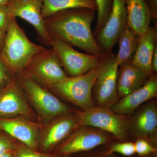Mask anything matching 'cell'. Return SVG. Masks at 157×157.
I'll list each match as a JSON object with an SVG mask.
<instances>
[{"mask_svg":"<svg viewBox=\"0 0 157 157\" xmlns=\"http://www.w3.org/2000/svg\"><path fill=\"white\" fill-rule=\"evenodd\" d=\"M127 22L126 0H113L109 17L96 36L97 42L106 54L111 53Z\"/></svg>","mask_w":157,"mask_h":157,"instance_id":"cell-10","label":"cell"},{"mask_svg":"<svg viewBox=\"0 0 157 157\" xmlns=\"http://www.w3.org/2000/svg\"><path fill=\"white\" fill-rule=\"evenodd\" d=\"M75 8L97 10L95 0H43L42 15L45 19L59 11Z\"/></svg>","mask_w":157,"mask_h":157,"instance_id":"cell-21","label":"cell"},{"mask_svg":"<svg viewBox=\"0 0 157 157\" xmlns=\"http://www.w3.org/2000/svg\"><path fill=\"white\" fill-rule=\"evenodd\" d=\"M42 125L23 116L0 117V130L36 151L39 147V133Z\"/></svg>","mask_w":157,"mask_h":157,"instance_id":"cell-14","label":"cell"},{"mask_svg":"<svg viewBox=\"0 0 157 157\" xmlns=\"http://www.w3.org/2000/svg\"><path fill=\"white\" fill-rule=\"evenodd\" d=\"M116 152L124 156L132 155L135 153V144L132 142L119 143L113 145L109 153Z\"/></svg>","mask_w":157,"mask_h":157,"instance_id":"cell-24","label":"cell"},{"mask_svg":"<svg viewBox=\"0 0 157 157\" xmlns=\"http://www.w3.org/2000/svg\"><path fill=\"white\" fill-rule=\"evenodd\" d=\"M120 67L118 73L117 91L119 98H123L143 86L148 78L132 60Z\"/></svg>","mask_w":157,"mask_h":157,"instance_id":"cell-17","label":"cell"},{"mask_svg":"<svg viewBox=\"0 0 157 157\" xmlns=\"http://www.w3.org/2000/svg\"><path fill=\"white\" fill-rule=\"evenodd\" d=\"M9 1V0H0V5L6 4Z\"/></svg>","mask_w":157,"mask_h":157,"instance_id":"cell-33","label":"cell"},{"mask_svg":"<svg viewBox=\"0 0 157 157\" xmlns=\"http://www.w3.org/2000/svg\"><path fill=\"white\" fill-rule=\"evenodd\" d=\"M96 11L75 8L59 11L44 19L52 39H58L100 58L106 53L91 30Z\"/></svg>","mask_w":157,"mask_h":157,"instance_id":"cell-1","label":"cell"},{"mask_svg":"<svg viewBox=\"0 0 157 157\" xmlns=\"http://www.w3.org/2000/svg\"><path fill=\"white\" fill-rule=\"evenodd\" d=\"M157 77L153 74L143 86L121 98L110 108L112 111L120 115L130 114L146 101L156 97Z\"/></svg>","mask_w":157,"mask_h":157,"instance_id":"cell-15","label":"cell"},{"mask_svg":"<svg viewBox=\"0 0 157 157\" xmlns=\"http://www.w3.org/2000/svg\"><path fill=\"white\" fill-rule=\"evenodd\" d=\"M128 14L127 25L139 36L150 26L152 19L146 0H126Z\"/></svg>","mask_w":157,"mask_h":157,"instance_id":"cell-18","label":"cell"},{"mask_svg":"<svg viewBox=\"0 0 157 157\" xmlns=\"http://www.w3.org/2000/svg\"><path fill=\"white\" fill-rule=\"evenodd\" d=\"M17 116L25 117L35 121L37 118L14 75L0 89V117Z\"/></svg>","mask_w":157,"mask_h":157,"instance_id":"cell-11","label":"cell"},{"mask_svg":"<svg viewBox=\"0 0 157 157\" xmlns=\"http://www.w3.org/2000/svg\"><path fill=\"white\" fill-rule=\"evenodd\" d=\"M14 153L15 157H56L34 150L21 143L15 144Z\"/></svg>","mask_w":157,"mask_h":157,"instance_id":"cell-23","label":"cell"},{"mask_svg":"<svg viewBox=\"0 0 157 157\" xmlns=\"http://www.w3.org/2000/svg\"><path fill=\"white\" fill-rule=\"evenodd\" d=\"M12 17L6 4L0 5V29L6 32Z\"/></svg>","mask_w":157,"mask_h":157,"instance_id":"cell-26","label":"cell"},{"mask_svg":"<svg viewBox=\"0 0 157 157\" xmlns=\"http://www.w3.org/2000/svg\"><path fill=\"white\" fill-rule=\"evenodd\" d=\"M152 71L153 74H156L157 72V45L156 46L154 53L153 56L151 63Z\"/></svg>","mask_w":157,"mask_h":157,"instance_id":"cell-30","label":"cell"},{"mask_svg":"<svg viewBox=\"0 0 157 157\" xmlns=\"http://www.w3.org/2000/svg\"><path fill=\"white\" fill-rule=\"evenodd\" d=\"M95 1L98 11V19L94 34V36H97L107 21L112 9L113 0H95Z\"/></svg>","mask_w":157,"mask_h":157,"instance_id":"cell-22","label":"cell"},{"mask_svg":"<svg viewBox=\"0 0 157 157\" xmlns=\"http://www.w3.org/2000/svg\"><path fill=\"white\" fill-rule=\"evenodd\" d=\"M14 74L10 71L6 63L0 57V89L10 80Z\"/></svg>","mask_w":157,"mask_h":157,"instance_id":"cell-28","label":"cell"},{"mask_svg":"<svg viewBox=\"0 0 157 157\" xmlns=\"http://www.w3.org/2000/svg\"><path fill=\"white\" fill-rule=\"evenodd\" d=\"M0 157H14V151L8 152Z\"/></svg>","mask_w":157,"mask_h":157,"instance_id":"cell-32","label":"cell"},{"mask_svg":"<svg viewBox=\"0 0 157 157\" xmlns=\"http://www.w3.org/2000/svg\"><path fill=\"white\" fill-rule=\"evenodd\" d=\"M23 72L45 88L68 77L51 47H45L36 54Z\"/></svg>","mask_w":157,"mask_h":157,"instance_id":"cell-5","label":"cell"},{"mask_svg":"<svg viewBox=\"0 0 157 157\" xmlns=\"http://www.w3.org/2000/svg\"><path fill=\"white\" fill-rule=\"evenodd\" d=\"M78 127L76 116L70 113L60 116L42 124L39 133L38 149L42 151L50 150L66 139Z\"/></svg>","mask_w":157,"mask_h":157,"instance_id":"cell-12","label":"cell"},{"mask_svg":"<svg viewBox=\"0 0 157 157\" xmlns=\"http://www.w3.org/2000/svg\"><path fill=\"white\" fill-rule=\"evenodd\" d=\"M15 144L13 138L0 130V156L8 152L14 151Z\"/></svg>","mask_w":157,"mask_h":157,"instance_id":"cell-25","label":"cell"},{"mask_svg":"<svg viewBox=\"0 0 157 157\" xmlns=\"http://www.w3.org/2000/svg\"><path fill=\"white\" fill-rule=\"evenodd\" d=\"M157 45L156 27L150 26L144 33L140 36L137 48L132 58V63L148 78L153 74L152 59Z\"/></svg>","mask_w":157,"mask_h":157,"instance_id":"cell-16","label":"cell"},{"mask_svg":"<svg viewBox=\"0 0 157 157\" xmlns=\"http://www.w3.org/2000/svg\"><path fill=\"white\" fill-rule=\"evenodd\" d=\"M105 132L93 127H78L66 138L59 148V152L67 155L93 149L109 140Z\"/></svg>","mask_w":157,"mask_h":157,"instance_id":"cell-13","label":"cell"},{"mask_svg":"<svg viewBox=\"0 0 157 157\" xmlns=\"http://www.w3.org/2000/svg\"><path fill=\"white\" fill-rule=\"evenodd\" d=\"M140 36L127 25L121 34L118 42L119 50L115 60L119 67L132 60L139 42Z\"/></svg>","mask_w":157,"mask_h":157,"instance_id":"cell-20","label":"cell"},{"mask_svg":"<svg viewBox=\"0 0 157 157\" xmlns=\"http://www.w3.org/2000/svg\"><path fill=\"white\" fill-rule=\"evenodd\" d=\"M118 67L113 54L106 55L101 58L100 70L92 91L98 107L110 108L118 101Z\"/></svg>","mask_w":157,"mask_h":157,"instance_id":"cell-6","label":"cell"},{"mask_svg":"<svg viewBox=\"0 0 157 157\" xmlns=\"http://www.w3.org/2000/svg\"><path fill=\"white\" fill-rule=\"evenodd\" d=\"M134 134L140 137H148L155 134L157 128V109L154 103L147 104L137 113L132 124Z\"/></svg>","mask_w":157,"mask_h":157,"instance_id":"cell-19","label":"cell"},{"mask_svg":"<svg viewBox=\"0 0 157 157\" xmlns=\"http://www.w3.org/2000/svg\"><path fill=\"white\" fill-rule=\"evenodd\" d=\"M45 48L30 40L17 23L16 18L12 17L6 31V41L0 57L14 75L23 71L33 57Z\"/></svg>","mask_w":157,"mask_h":157,"instance_id":"cell-3","label":"cell"},{"mask_svg":"<svg viewBox=\"0 0 157 157\" xmlns=\"http://www.w3.org/2000/svg\"><path fill=\"white\" fill-rule=\"evenodd\" d=\"M14 76L29 103L36 113L40 124H45L58 117L70 113L69 107L56 95L23 71Z\"/></svg>","mask_w":157,"mask_h":157,"instance_id":"cell-2","label":"cell"},{"mask_svg":"<svg viewBox=\"0 0 157 157\" xmlns=\"http://www.w3.org/2000/svg\"><path fill=\"white\" fill-rule=\"evenodd\" d=\"M79 126H88L108 132L119 139L128 134V122L123 116L113 112L110 108L95 107L75 113Z\"/></svg>","mask_w":157,"mask_h":157,"instance_id":"cell-7","label":"cell"},{"mask_svg":"<svg viewBox=\"0 0 157 157\" xmlns=\"http://www.w3.org/2000/svg\"><path fill=\"white\" fill-rule=\"evenodd\" d=\"M51 47L53 49L69 77L80 76L99 65L102 58L82 53L73 46L58 39H52Z\"/></svg>","mask_w":157,"mask_h":157,"instance_id":"cell-8","label":"cell"},{"mask_svg":"<svg viewBox=\"0 0 157 157\" xmlns=\"http://www.w3.org/2000/svg\"><path fill=\"white\" fill-rule=\"evenodd\" d=\"M6 32L0 29V54L2 50L6 41Z\"/></svg>","mask_w":157,"mask_h":157,"instance_id":"cell-31","label":"cell"},{"mask_svg":"<svg viewBox=\"0 0 157 157\" xmlns=\"http://www.w3.org/2000/svg\"><path fill=\"white\" fill-rule=\"evenodd\" d=\"M100 157L99 156H88L86 157Z\"/></svg>","mask_w":157,"mask_h":157,"instance_id":"cell-34","label":"cell"},{"mask_svg":"<svg viewBox=\"0 0 157 157\" xmlns=\"http://www.w3.org/2000/svg\"><path fill=\"white\" fill-rule=\"evenodd\" d=\"M134 144L135 153L140 155H145L156 151L146 140L143 138L137 140Z\"/></svg>","mask_w":157,"mask_h":157,"instance_id":"cell-27","label":"cell"},{"mask_svg":"<svg viewBox=\"0 0 157 157\" xmlns=\"http://www.w3.org/2000/svg\"><path fill=\"white\" fill-rule=\"evenodd\" d=\"M100 68V63L87 73L75 77L68 76L46 88L55 95L80 107L82 110L92 109L95 107L92 91Z\"/></svg>","mask_w":157,"mask_h":157,"instance_id":"cell-4","label":"cell"},{"mask_svg":"<svg viewBox=\"0 0 157 157\" xmlns=\"http://www.w3.org/2000/svg\"><path fill=\"white\" fill-rule=\"evenodd\" d=\"M6 5L12 17H20L30 24L42 45L51 48L52 39L42 15L43 0H9Z\"/></svg>","mask_w":157,"mask_h":157,"instance_id":"cell-9","label":"cell"},{"mask_svg":"<svg viewBox=\"0 0 157 157\" xmlns=\"http://www.w3.org/2000/svg\"><path fill=\"white\" fill-rule=\"evenodd\" d=\"M150 9L152 19L156 20L157 18V0H146Z\"/></svg>","mask_w":157,"mask_h":157,"instance_id":"cell-29","label":"cell"}]
</instances>
